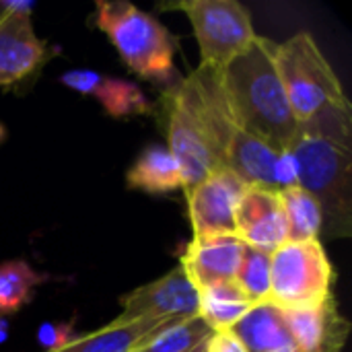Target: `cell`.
<instances>
[{"instance_id": "17", "label": "cell", "mask_w": 352, "mask_h": 352, "mask_svg": "<svg viewBox=\"0 0 352 352\" xmlns=\"http://www.w3.org/2000/svg\"><path fill=\"white\" fill-rule=\"evenodd\" d=\"M126 186L148 194H167L184 188L179 163L167 146H148L128 169Z\"/></svg>"}, {"instance_id": "23", "label": "cell", "mask_w": 352, "mask_h": 352, "mask_svg": "<svg viewBox=\"0 0 352 352\" xmlns=\"http://www.w3.org/2000/svg\"><path fill=\"white\" fill-rule=\"evenodd\" d=\"M74 338L70 324H43L37 330V340L45 346V351L60 349Z\"/></svg>"}, {"instance_id": "10", "label": "cell", "mask_w": 352, "mask_h": 352, "mask_svg": "<svg viewBox=\"0 0 352 352\" xmlns=\"http://www.w3.org/2000/svg\"><path fill=\"white\" fill-rule=\"evenodd\" d=\"M56 54L58 47L37 37L31 16L4 12L0 19V87L6 89L27 80Z\"/></svg>"}, {"instance_id": "15", "label": "cell", "mask_w": 352, "mask_h": 352, "mask_svg": "<svg viewBox=\"0 0 352 352\" xmlns=\"http://www.w3.org/2000/svg\"><path fill=\"white\" fill-rule=\"evenodd\" d=\"M231 330L248 352L295 351V342L285 322L283 309L270 301L254 305Z\"/></svg>"}, {"instance_id": "7", "label": "cell", "mask_w": 352, "mask_h": 352, "mask_svg": "<svg viewBox=\"0 0 352 352\" xmlns=\"http://www.w3.org/2000/svg\"><path fill=\"white\" fill-rule=\"evenodd\" d=\"M163 8L184 10L200 45V66L221 72L258 37L250 10L237 0H182Z\"/></svg>"}, {"instance_id": "21", "label": "cell", "mask_w": 352, "mask_h": 352, "mask_svg": "<svg viewBox=\"0 0 352 352\" xmlns=\"http://www.w3.org/2000/svg\"><path fill=\"white\" fill-rule=\"evenodd\" d=\"M210 336L212 330L202 322V318L194 316L169 322L132 352H192Z\"/></svg>"}, {"instance_id": "26", "label": "cell", "mask_w": 352, "mask_h": 352, "mask_svg": "<svg viewBox=\"0 0 352 352\" xmlns=\"http://www.w3.org/2000/svg\"><path fill=\"white\" fill-rule=\"evenodd\" d=\"M4 138H6V130H4V126L0 124V144L4 142Z\"/></svg>"}, {"instance_id": "11", "label": "cell", "mask_w": 352, "mask_h": 352, "mask_svg": "<svg viewBox=\"0 0 352 352\" xmlns=\"http://www.w3.org/2000/svg\"><path fill=\"white\" fill-rule=\"evenodd\" d=\"M235 237H239L245 248L266 254L289 243V227L280 194L248 186L235 214Z\"/></svg>"}, {"instance_id": "27", "label": "cell", "mask_w": 352, "mask_h": 352, "mask_svg": "<svg viewBox=\"0 0 352 352\" xmlns=\"http://www.w3.org/2000/svg\"><path fill=\"white\" fill-rule=\"evenodd\" d=\"M192 352H206V342H204V344H200L198 349H194Z\"/></svg>"}, {"instance_id": "9", "label": "cell", "mask_w": 352, "mask_h": 352, "mask_svg": "<svg viewBox=\"0 0 352 352\" xmlns=\"http://www.w3.org/2000/svg\"><path fill=\"white\" fill-rule=\"evenodd\" d=\"M120 322L134 320H186L198 316V291L186 276L182 266H175L165 276L134 289L120 299Z\"/></svg>"}, {"instance_id": "22", "label": "cell", "mask_w": 352, "mask_h": 352, "mask_svg": "<svg viewBox=\"0 0 352 352\" xmlns=\"http://www.w3.org/2000/svg\"><path fill=\"white\" fill-rule=\"evenodd\" d=\"M233 283L254 305L268 301V297H270V254L254 250V248H245Z\"/></svg>"}, {"instance_id": "13", "label": "cell", "mask_w": 352, "mask_h": 352, "mask_svg": "<svg viewBox=\"0 0 352 352\" xmlns=\"http://www.w3.org/2000/svg\"><path fill=\"white\" fill-rule=\"evenodd\" d=\"M243 252L245 245L235 235L192 239L184 250L179 266L196 291H202L214 285L233 283Z\"/></svg>"}, {"instance_id": "19", "label": "cell", "mask_w": 352, "mask_h": 352, "mask_svg": "<svg viewBox=\"0 0 352 352\" xmlns=\"http://www.w3.org/2000/svg\"><path fill=\"white\" fill-rule=\"evenodd\" d=\"M278 194L287 214L289 243L320 239L324 231V212L318 200L301 186H291Z\"/></svg>"}, {"instance_id": "5", "label": "cell", "mask_w": 352, "mask_h": 352, "mask_svg": "<svg viewBox=\"0 0 352 352\" xmlns=\"http://www.w3.org/2000/svg\"><path fill=\"white\" fill-rule=\"evenodd\" d=\"M274 64L297 124L328 105L349 101L334 68L309 31H299L285 43H276Z\"/></svg>"}, {"instance_id": "8", "label": "cell", "mask_w": 352, "mask_h": 352, "mask_svg": "<svg viewBox=\"0 0 352 352\" xmlns=\"http://www.w3.org/2000/svg\"><path fill=\"white\" fill-rule=\"evenodd\" d=\"M248 184L229 169H217L186 190L194 239L235 235V214Z\"/></svg>"}, {"instance_id": "3", "label": "cell", "mask_w": 352, "mask_h": 352, "mask_svg": "<svg viewBox=\"0 0 352 352\" xmlns=\"http://www.w3.org/2000/svg\"><path fill=\"white\" fill-rule=\"evenodd\" d=\"M95 25L109 37L130 72L157 82L175 74V43L157 16L124 0H97Z\"/></svg>"}, {"instance_id": "2", "label": "cell", "mask_w": 352, "mask_h": 352, "mask_svg": "<svg viewBox=\"0 0 352 352\" xmlns=\"http://www.w3.org/2000/svg\"><path fill=\"white\" fill-rule=\"evenodd\" d=\"M276 41L258 35L254 43L219 72V85L233 120L252 136L287 151L297 120L274 64Z\"/></svg>"}, {"instance_id": "14", "label": "cell", "mask_w": 352, "mask_h": 352, "mask_svg": "<svg viewBox=\"0 0 352 352\" xmlns=\"http://www.w3.org/2000/svg\"><path fill=\"white\" fill-rule=\"evenodd\" d=\"M60 82L80 95L93 97L111 118H130L151 111V103L142 89L130 80L99 74L95 70L76 68L60 76Z\"/></svg>"}, {"instance_id": "28", "label": "cell", "mask_w": 352, "mask_h": 352, "mask_svg": "<svg viewBox=\"0 0 352 352\" xmlns=\"http://www.w3.org/2000/svg\"><path fill=\"white\" fill-rule=\"evenodd\" d=\"M4 12H6V8H4V2L0 0V19L4 16Z\"/></svg>"}, {"instance_id": "12", "label": "cell", "mask_w": 352, "mask_h": 352, "mask_svg": "<svg viewBox=\"0 0 352 352\" xmlns=\"http://www.w3.org/2000/svg\"><path fill=\"white\" fill-rule=\"evenodd\" d=\"M285 322L297 352H342L351 322L340 316L334 295L318 305L301 309H283Z\"/></svg>"}, {"instance_id": "4", "label": "cell", "mask_w": 352, "mask_h": 352, "mask_svg": "<svg viewBox=\"0 0 352 352\" xmlns=\"http://www.w3.org/2000/svg\"><path fill=\"white\" fill-rule=\"evenodd\" d=\"M161 116L169 144L167 148L182 169L184 192L202 182L212 171L225 169L214 148L202 103L190 78H184L163 91Z\"/></svg>"}, {"instance_id": "18", "label": "cell", "mask_w": 352, "mask_h": 352, "mask_svg": "<svg viewBox=\"0 0 352 352\" xmlns=\"http://www.w3.org/2000/svg\"><path fill=\"white\" fill-rule=\"evenodd\" d=\"M254 303L239 291L235 283H223L198 291V318L212 330H231Z\"/></svg>"}, {"instance_id": "24", "label": "cell", "mask_w": 352, "mask_h": 352, "mask_svg": "<svg viewBox=\"0 0 352 352\" xmlns=\"http://www.w3.org/2000/svg\"><path fill=\"white\" fill-rule=\"evenodd\" d=\"M206 352H248L241 340L233 334V330H221L212 332V336L206 340Z\"/></svg>"}, {"instance_id": "25", "label": "cell", "mask_w": 352, "mask_h": 352, "mask_svg": "<svg viewBox=\"0 0 352 352\" xmlns=\"http://www.w3.org/2000/svg\"><path fill=\"white\" fill-rule=\"evenodd\" d=\"M8 338V326H6V320L0 318V342H4Z\"/></svg>"}, {"instance_id": "6", "label": "cell", "mask_w": 352, "mask_h": 352, "mask_svg": "<svg viewBox=\"0 0 352 352\" xmlns=\"http://www.w3.org/2000/svg\"><path fill=\"white\" fill-rule=\"evenodd\" d=\"M336 280L334 266L316 241L285 243L270 254V297L278 309H301L328 299Z\"/></svg>"}, {"instance_id": "16", "label": "cell", "mask_w": 352, "mask_h": 352, "mask_svg": "<svg viewBox=\"0 0 352 352\" xmlns=\"http://www.w3.org/2000/svg\"><path fill=\"white\" fill-rule=\"evenodd\" d=\"M169 322L175 320H148V318L134 320V322L113 320L95 332L74 336L68 344L45 352H132Z\"/></svg>"}, {"instance_id": "1", "label": "cell", "mask_w": 352, "mask_h": 352, "mask_svg": "<svg viewBox=\"0 0 352 352\" xmlns=\"http://www.w3.org/2000/svg\"><path fill=\"white\" fill-rule=\"evenodd\" d=\"M297 167V184L324 212L328 237L352 235V105H328L297 124L287 148Z\"/></svg>"}, {"instance_id": "20", "label": "cell", "mask_w": 352, "mask_h": 352, "mask_svg": "<svg viewBox=\"0 0 352 352\" xmlns=\"http://www.w3.org/2000/svg\"><path fill=\"white\" fill-rule=\"evenodd\" d=\"M45 280L25 260H8L0 264V318L16 314L31 299L35 289Z\"/></svg>"}]
</instances>
